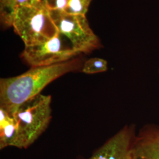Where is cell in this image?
Masks as SVG:
<instances>
[{
	"instance_id": "1",
	"label": "cell",
	"mask_w": 159,
	"mask_h": 159,
	"mask_svg": "<svg viewBox=\"0 0 159 159\" xmlns=\"http://www.w3.org/2000/svg\"><path fill=\"white\" fill-rule=\"evenodd\" d=\"M80 61L72 59L48 66L31 67L24 73L0 80V108L13 115L29 99L41 94L47 85L64 74L80 67Z\"/></svg>"
},
{
	"instance_id": "2",
	"label": "cell",
	"mask_w": 159,
	"mask_h": 159,
	"mask_svg": "<svg viewBox=\"0 0 159 159\" xmlns=\"http://www.w3.org/2000/svg\"><path fill=\"white\" fill-rule=\"evenodd\" d=\"M12 26L25 46L43 43L60 33L43 0L19 8Z\"/></svg>"
},
{
	"instance_id": "3",
	"label": "cell",
	"mask_w": 159,
	"mask_h": 159,
	"mask_svg": "<svg viewBox=\"0 0 159 159\" xmlns=\"http://www.w3.org/2000/svg\"><path fill=\"white\" fill-rule=\"evenodd\" d=\"M51 97L39 94L23 103L12 115L17 122L16 148H27L46 130L51 119Z\"/></svg>"
},
{
	"instance_id": "4",
	"label": "cell",
	"mask_w": 159,
	"mask_h": 159,
	"mask_svg": "<svg viewBox=\"0 0 159 159\" xmlns=\"http://www.w3.org/2000/svg\"><path fill=\"white\" fill-rule=\"evenodd\" d=\"M49 11L59 33L70 41L79 54H87L101 47L85 16L71 14L60 10Z\"/></svg>"
},
{
	"instance_id": "5",
	"label": "cell",
	"mask_w": 159,
	"mask_h": 159,
	"mask_svg": "<svg viewBox=\"0 0 159 159\" xmlns=\"http://www.w3.org/2000/svg\"><path fill=\"white\" fill-rule=\"evenodd\" d=\"M79 54L70 41L59 33L43 43L25 46L21 57L31 67H37L64 63Z\"/></svg>"
},
{
	"instance_id": "6",
	"label": "cell",
	"mask_w": 159,
	"mask_h": 159,
	"mask_svg": "<svg viewBox=\"0 0 159 159\" xmlns=\"http://www.w3.org/2000/svg\"><path fill=\"white\" fill-rule=\"evenodd\" d=\"M136 134L134 125H126L88 159H134L133 146Z\"/></svg>"
},
{
	"instance_id": "7",
	"label": "cell",
	"mask_w": 159,
	"mask_h": 159,
	"mask_svg": "<svg viewBox=\"0 0 159 159\" xmlns=\"http://www.w3.org/2000/svg\"><path fill=\"white\" fill-rule=\"evenodd\" d=\"M134 159H159V125L148 123L137 133L133 146Z\"/></svg>"
},
{
	"instance_id": "8",
	"label": "cell",
	"mask_w": 159,
	"mask_h": 159,
	"mask_svg": "<svg viewBox=\"0 0 159 159\" xmlns=\"http://www.w3.org/2000/svg\"><path fill=\"white\" fill-rule=\"evenodd\" d=\"M18 139V129L13 116L0 108V148L16 147Z\"/></svg>"
},
{
	"instance_id": "9",
	"label": "cell",
	"mask_w": 159,
	"mask_h": 159,
	"mask_svg": "<svg viewBox=\"0 0 159 159\" xmlns=\"http://www.w3.org/2000/svg\"><path fill=\"white\" fill-rule=\"evenodd\" d=\"M40 0H0L1 21L6 27L12 25L14 18L18 9Z\"/></svg>"
},
{
	"instance_id": "10",
	"label": "cell",
	"mask_w": 159,
	"mask_h": 159,
	"mask_svg": "<svg viewBox=\"0 0 159 159\" xmlns=\"http://www.w3.org/2000/svg\"><path fill=\"white\" fill-rule=\"evenodd\" d=\"M107 61L100 58H91L85 61L82 68V72L91 74L105 72L107 70Z\"/></svg>"
},
{
	"instance_id": "11",
	"label": "cell",
	"mask_w": 159,
	"mask_h": 159,
	"mask_svg": "<svg viewBox=\"0 0 159 159\" xmlns=\"http://www.w3.org/2000/svg\"><path fill=\"white\" fill-rule=\"evenodd\" d=\"M92 0H70L64 11L71 14L85 16Z\"/></svg>"
},
{
	"instance_id": "12",
	"label": "cell",
	"mask_w": 159,
	"mask_h": 159,
	"mask_svg": "<svg viewBox=\"0 0 159 159\" xmlns=\"http://www.w3.org/2000/svg\"><path fill=\"white\" fill-rule=\"evenodd\" d=\"M48 10L64 11L70 0H43Z\"/></svg>"
},
{
	"instance_id": "13",
	"label": "cell",
	"mask_w": 159,
	"mask_h": 159,
	"mask_svg": "<svg viewBox=\"0 0 159 159\" xmlns=\"http://www.w3.org/2000/svg\"></svg>"
}]
</instances>
